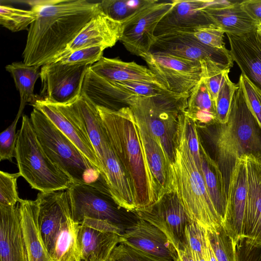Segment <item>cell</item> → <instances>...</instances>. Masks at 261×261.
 I'll use <instances>...</instances> for the list:
<instances>
[{"label":"cell","instance_id":"obj_1","mask_svg":"<svg viewBox=\"0 0 261 261\" xmlns=\"http://www.w3.org/2000/svg\"><path fill=\"white\" fill-rule=\"evenodd\" d=\"M37 17L28 29L23 62L41 67L58 58L91 19L98 3L86 0L24 1Z\"/></svg>","mask_w":261,"mask_h":261},{"label":"cell","instance_id":"obj_2","mask_svg":"<svg viewBox=\"0 0 261 261\" xmlns=\"http://www.w3.org/2000/svg\"><path fill=\"white\" fill-rule=\"evenodd\" d=\"M96 107L109 142L130 184L136 210L153 204L158 196L130 108Z\"/></svg>","mask_w":261,"mask_h":261},{"label":"cell","instance_id":"obj_3","mask_svg":"<svg viewBox=\"0 0 261 261\" xmlns=\"http://www.w3.org/2000/svg\"><path fill=\"white\" fill-rule=\"evenodd\" d=\"M239 88L232 98L226 123L216 122L208 130L215 151V161L223 176L227 189L237 159L251 155L261 163V127L247 102L243 88Z\"/></svg>","mask_w":261,"mask_h":261},{"label":"cell","instance_id":"obj_4","mask_svg":"<svg viewBox=\"0 0 261 261\" xmlns=\"http://www.w3.org/2000/svg\"><path fill=\"white\" fill-rule=\"evenodd\" d=\"M36 200L40 233L52 261H80L79 224L73 218L67 189L40 192Z\"/></svg>","mask_w":261,"mask_h":261},{"label":"cell","instance_id":"obj_5","mask_svg":"<svg viewBox=\"0 0 261 261\" xmlns=\"http://www.w3.org/2000/svg\"><path fill=\"white\" fill-rule=\"evenodd\" d=\"M171 169L174 190L190 218L206 230L222 225L179 126Z\"/></svg>","mask_w":261,"mask_h":261},{"label":"cell","instance_id":"obj_6","mask_svg":"<svg viewBox=\"0 0 261 261\" xmlns=\"http://www.w3.org/2000/svg\"><path fill=\"white\" fill-rule=\"evenodd\" d=\"M189 96L165 91L153 96H133L126 100L136 122L161 146L171 165L175 160L179 117Z\"/></svg>","mask_w":261,"mask_h":261},{"label":"cell","instance_id":"obj_7","mask_svg":"<svg viewBox=\"0 0 261 261\" xmlns=\"http://www.w3.org/2000/svg\"><path fill=\"white\" fill-rule=\"evenodd\" d=\"M15 157L20 176L41 192L67 190L74 184L47 155L30 118L25 115L22 116L21 126L17 132Z\"/></svg>","mask_w":261,"mask_h":261},{"label":"cell","instance_id":"obj_8","mask_svg":"<svg viewBox=\"0 0 261 261\" xmlns=\"http://www.w3.org/2000/svg\"><path fill=\"white\" fill-rule=\"evenodd\" d=\"M30 119L47 155L74 184H91L102 178L99 170L42 112L34 108Z\"/></svg>","mask_w":261,"mask_h":261},{"label":"cell","instance_id":"obj_9","mask_svg":"<svg viewBox=\"0 0 261 261\" xmlns=\"http://www.w3.org/2000/svg\"><path fill=\"white\" fill-rule=\"evenodd\" d=\"M166 91L189 94L201 78L199 61L161 51H149L141 57Z\"/></svg>","mask_w":261,"mask_h":261},{"label":"cell","instance_id":"obj_10","mask_svg":"<svg viewBox=\"0 0 261 261\" xmlns=\"http://www.w3.org/2000/svg\"><path fill=\"white\" fill-rule=\"evenodd\" d=\"M90 66L69 65L58 61L43 65L40 76L41 88L36 100L55 105L74 101L82 94L83 81Z\"/></svg>","mask_w":261,"mask_h":261},{"label":"cell","instance_id":"obj_11","mask_svg":"<svg viewBox=\"0 0 261 261\" xmlns=\"http://www.w3.org/2000/svg\"><path fill=\"white\" fill-rule=\"evenodd\" d=\"M134 213L139 219L151 223L163 231L177 251L184 250L189 245L186 227L192 220L175 190L166 193L153 204Z\"/></svg>","mask_w":261,"mask_h":261},{"label":"cell","instance_id":"obj_12","mask_svg":"<svg viewBox=\"0 0 261 261\" xmlns=\"http://www.w3.org/2000/svg\"><path fill=\"white\" fill-rule=\"evenodd\" d=\"M72 216L79 224L85 219L103 221L123 226L120 209L109 193L95 182L73 184L67 189Z\"/></svg>","mask_w":261,"mask_h":261},{"label":"cell","instance_id":"obj_13","mask_svg":"<svg viewBox=\"0 0 261 261\" xmlns=\"http://www.w3.org/2000/svg\"><path fill=\"white\" fill-rule=\"evenodd\" d=\"M173 6V0L163 2L156 0L123 24L119 41L134 55L141 57L149 53L155 41L157 25Z\"/></svg>","mask_w":261,"mask_h":261},{"label":"cell","instance_id":"obj_14","mask_svg":"<svg viewBox=\"0 0 261 261\" xmlns=\"http://www.w3.org/2000/svg\"><path fill=\"white\" fill-rule=\"evenodd\" d=\"M124 230L123 226L107 221L84 219L77 237L80 261H107Z\"/></svg>","mask_w":261,"mask_h":261},{"label":"cell","instance_id":"obj_15","mask_svg":"<svg viewBox=\"0 0 261 261\" xmlns=\"http://www.w3.org/2000/svg\"><path fill=\"white\" fill-rule=\"evenodd\" d=\"M226 206L222 226L236 246L244 238L247 195L246 155L238 158L229 177Z\"/></svg>","mask_w":261,"mask_h":261},{"label":"cell","instance_id":"obj_16","mask_svg":"<svg viewBox=\"0 0 261 261\" xmlns=\"http://www.w3.org/2000/svg\"><path fill=\"white\" fill-rule=\"evenodd\" d=\"M85 134L93 146L101 167L110 146L97 107L84 95L65 105H56Z\"/></svg>","mask_w":261,"mask_h":261},{"label":"cell","instance_id":"obj_17","mask_svg":"<svg viewBox=\"0 0 261 261\" xmlns=\"http://www.w3.org/2000/svg\"><path fill=\"white\" fill-rule=\"evenodd\" d=\"M158 51L182 58L200 61L211 58L230 69L233 61L226 48H212L201 43L194 32H175L155 37L153 46Z\"/></svg>","mask_w":261,"mask_h":261},{"label":"cell","instance_id":"obj_18","mask_svg":"<svg viewBox=\"0 0 261 261\" xmlns=\"http://www.w3.org/2000/svg\"><path fill=\"white\" fill-rule=\"evenodd\" d=\"M212 2L173 0V7L157 25L155 37L175 32H194L199 27L214 24L204 11Z\"/></svg>","mask_w":261,"mask_h":261},{"label":"cell","instance_id":"obj_19","mask_svg":"<svg viewBox=\"0 0 261 261\" xmlns=\"http://www.w3.org/2000/svg\"><path fill=\"white\" fill-rule=\"evenodd\" d=\"M120 243L170 261L180 260L178 253L165 234L151 223L139 219L120 236Z\"/></svg>","mask_w":261,"mask_h":261},{"label":"cell","instance_id":"obj_20","mask_svg":"<svg viewBox=\"0 0 261 261\" xmlns=\"http://www.w3.org/2000/svg\"><path fill=\"white\" fill-rule=\"evenodd\" d=\"M226 34L233 61L261 97V43L256 30L241 35Z\"/></svg>","mask_w":261,"mask_h":261},{"label":"cell","instance_id":"obj_21","mask_svg":"<svg viewBox=\"0 0 261 261\" xmlns=\"http://www.w3.org/2000/svg\"><path fill=\"white\" fill-rule=\"evenodd\" d=\"M123 31V23L100 12L91 19L75 39L54 61L79 49L92 46H99L104 49L111 47L120 40Z\"/></svg>","mask_w":261,"mask_h":261},{"label":"cell","instance_id":"obj_22","mask_svg":"<svg viewBox=\"0 0 261 261\" xmlns=\"http://www.w3.org/2000/svg\"><path fill=\"white\" fill-rule=\"evenodd\" d=\"M247 195L244 224V238L261 246V163L246 155Z\"/></svg>","mask_w":261,"mask_h":261},{"label":"cell","instance_id":"obj_23","mask_svg":"<svg viewBox=\"0 0 261 261\" xmlns=\"http://www.w3.org/2000/svg\"><path fill=\"white\" fill-rule=\"evenodd\" d=\"M0 261H29L18 204L0 205Z\"/></svg>","mask_w":261,"mask_h":261},{"label":"cell","instance_id":"obj_24","mask_svg":"<svg viewBox=\"0 0 261 261\" xmlns=\"http://www.w3.org/2000/svg\"><path fill=\"white\" fill-rule=\"evenodd\" d=\"M137 124L158 200L166 193L174 190L171 165L159 144L143 125L138 122Z\"/></svg>","mask_w":261,"mask_h":261},{"label":"cell","instance_id":"obj_25","mask_svg":"<svg viewBox=\"0 0 261 261\" xmlns=\"http://www.w3.org/2000/svg\"><path fill=\"white\" fill-rule=\"evenodd\" d=\"M204 11L212 22L226 34H248L256 30L259 23L246 12L241 2L213 1Z\"/></svg>","mask_w":261,"mask_h":261},{"label":"cell","instance_id":"obj_26","mask_svg":"<svg viewBox=\"0 0 261 261\" xmlns=\"http://www.w3.org/2000/svg\"><path fill=\"white\" fill-rule=\"evenodd\" d=\"M101 177L119 208L135 212L137 207L130 184L110 144L102 164Z\"/></svg>","mask_w":261,"mask_h":261},{"label":"cell","instance_id":"obj_27","mask_svg":"<svg viewBox=\"0 0 261 261\" xmlns=\"http://www.w3.org/2000/svg\"><path fill=\"white\" fill-rule=\"evenodd\" d=\"M90 68L96 74L109 81L150 83L166 90L149 68L134 62H127L117 58L102 57L98 62L91 65Z\"/></svg>","mask_w":261,"mask_h":261},{"label":"cell","instance_id":"obj_28","mask_svg":"<svg viewBox=\"0 0 261 261\" xmlns=\"http://www.w3.org/2000/svg\"><path fill=\"white\" fill-rule=\"evenodd\" d=\"M17 204L29 261H52L39 229L37 201L21 199Z\"/></svg>","mask_w":261,"mask_h":261},{"label":"cell","instance_id":"obj_29","mask_svg":"<svg viewBox=\"0 0 261 261\" xmlns=\"http://www.w3.org/2000/svg\"><path fill=\"white\" fill-rule=\"evenodd\" d=\"M32 105L34 108L42 112L77 146L84 155L99 170L101 175V167L95 150L82 130L66 117L56 105L36 100Z\"/></svg>","mask_w":261,"mask_h":261},{"label":"cell","instance_id":"obj_30","mask_svg":"<svg viewBox=\"0 0 261 261\" xmlns=\"http://www.w3.org/2000/svg\"><path fill=\"white\" fill-rule=\"evenodd\" d=\"M200 152L202 175L208 193L223 223L227 199L223 176L217 163L211 158L201 142Z\"/></svg>","mask_w":261,"mask_h":261},{"label":"cell","instance_id":"obj_31","mask_svg":"<svg viewBox=\"0 0 261 261\" xmlns=\"http://www.w3.org/2000/svg\"><path fill=\"white\" fill-rule=\"evenodd\" d=\"M184 113L201 128L217 122L215 103L202 78L190 93Z\"/></svg>","mask_w":261,"mask_h":261},{"label":"cell","instance_id":"obj_32","mask_svg":"<svg viewBox=\"0 0 261 261\" xmlns=\"http://www.w3.org/2000/svg\"><path fill=\"white\" fill-rule=\"evenodd\" d=\"M6 70L12 76L19 91L20 103L18 112L22 113L27 103L32 105L36 100L34 89L37 80L40 76V67L28 65L24 62H13L7 65Z\"/></svg>","mask_w":261,"mask_h":261},{"label":"cell","instance_id":"obj_33","mask_svg":"<svg viewBox=\"0 0 261 261\" xmlns=\"http://www.w3.org/2000/svg\"><path fill=\"white\" fill-rule=\"evenodd\" d=\"M156 0H103L100 12L112 19L125 23Z\"/></svg>","mask_w":261,"mask_h":261},{"label":"cell","instance_id":"obj_34","mask_svg":"<svg viewBox=\"0 0 261 261\" xmlns=\"http://www.w3.org/2000/svg\"><path fill=\"white\" fill-rule=\"evenodd\" d=\"M36 17V13L32 10L21 9L3 4L0 6V24L12 32L26 30Z\"/></svg>","mask_w":261,"mask_h":261},{"label":"cell","instance_id":"obj_35","mask_svg":"<svg viewBox=\"0 0 261 261\" xmlns=\"http://www.w3.org/2000/svg\"><path fill=\"white\" fill-rule=\"evenodd\" d=\"M206 231L209 243L217 261H237L236 246L222 225Z\"/></svg>","mask_w":261,"mask_h":261},{"label":"cell","instance_id":"obj_36","mask_svg":"<svg viewBox=\"0 0 261 261\" xmlns=\"http://www.w3.org/2000/svg\"><path fill=\"white\" fill-rule=\"evenodd\" d=\"M226 72L215 102L216 119L217 123L225 124L229 114L233 94L239 88V84L232 83Z\"/></svg>","mask_w":261,"mask_h":261},{"label":"cell","instance_id":"obj_37","mask_svg":"<svg viewBox=\"0 0 261 261\" xmlns=\"http://www.w3.org/2000/svg\"><path fill=\"white\" fill-rule=\"evenodd\" d=\"M178 126L184 137L195 164L202 174L200 152V141L198 136V127L195 122L188 117L184 112L179 115Z\"/></svg>","mask_w":261,"mask_h":261},{"label":"cell","instance_id":"obj_38","mask_svg":"<svg viewBox=\"0 0 261 261\" xmlns=\"http://www.w3.org/2000/svg\"><path fill=\"white\" fill-rule=\"evenodd\" d=\"M107 261H170L151 255L127 244L119 243ZM178 261H181L180 259Z\"/></svg>","mask_w":261,"mask_h":261},{"label":"cell","instance_id":"obj_39","mask_svg":"<svg viewBox=\"0 0 261 261\" xmlns=\"http://www.w3.org/2000/svg\"><path fill=\"white\" fill-rule=\"evenodd\" d=\"M20 176L19 172L9 173L0 172V205L15 206L20 202L18 195L17 179Z\"/></svg>","mask_w":261,"mask_h":261},{"label":"cell","instance_id":"obj_40","mask_svg":"<svg viewBox=\"0 0 261 261\" xmlns=\"http://www.w3.org/2000/svg\"><path fill=\"white\" fill-rule=\"evenodd\" d=\"M105 49L99 46H92L74 50L55 61H60L69 65H86L91 66L103 57Z\"/></svg>","mask_w":261,"mask_h":261},{"label":"cell","instance_id":"obj_41","mask_svg":"<svg viewBox=\"0 0 261 261\" xmlns=\"http://www.w3.org/2000/svg\"><path fill=\"white\" fill-rule=\"evenodd\" d=\"M18 112L13 122L0 135V160L12 161L15 156V149L17 139L16 128L18 121L21 115Z\"/></svg>","mask_w":261,"mask_h":261},{"label":"cell","instance_id":"obj_42","mask_svg":"<svg viewBox=\"0 0 261 261\" xmlns=\"http://www.w3.org/2000/svg\"><path fill=\"white\" fill-rule=\"evenodd\" d=\"M224 31L214 24L202 26L194 31V35L201 43L209 47L223 49L225 47L223 41Z\"/></svg>","mask_w":261,"mask_h":261},{"label":"cell","instance_id":"obj_43","mask_svg":"<svg viewBox=\"0 0 261 261\" xmlns=\"http://www.w3.org/2000/svg\"><path fill=\"white\" fill-rule=\"evenodd\" d=\"M186 235L191 251L205 257L207 248L206 230L192 220L186 227Z\"/></svg>","mask_w":261,"mask_h":261},{"label":"cell","instance_id":"obj_44","mask_svg":"<svg viewBox=\"0 0 261 261\" xmlns=\"http://www.w3.org/2000/svg\"><path fill=\"white\" fill-rule=\"evenodd\" d=\"M239 81L242 85L248 106L261 127V97L245 75L241 73Z\"/></svg>","mask_w":261,"mask_h":261},{"label":"cell","instance_id":"obj_45","mask_svg":"<svg viewBox=\"0 0 261 261\" xmlns=\"http://www.w3.org/2000/svg\"><path fill=\"white\" fill-rule=\"evenodd\" d=\"M237 261H261V246L255 245L245 238L236 245Z\"/></svg>","mask_w":261,"mask_h":261},{"label":"cell","instance_id":"obj_46","mask_svg":"<svg viewBox=\"0 0 261 261\" xmlns=\"http://www.w3.org/2000/svg\"><path fill=\"white\" fill-rule=\"evenodd\" d=\"M241 4L251 18L261 23V0L244 1Z\"/></svg>","mask_w":261,"mask_h":261},{"label":"cell","instance_id":"obj_47","mask_svg":"<svg viewBox=\"0 0 261 261\" xmlns=\"http://www.w3.org/2000/svg\"><path fill=\"white\" fill-rule=\"evenodd\" d=\"M177 252L181 261H195L189 245L184 250H179Z\"/></svg>","mask_w":261,"mask_h":261},{"label":"cell","instance_id":"obj_48","mask_svg":"<svg viewBox=\"0 0 261 261\" xmlns=\"http://www.w3.org/2000/svg\"><path fill=\"white\" fill-rule=\"evenodd\" d=\"M256 32L257 33L258 38H259V41L261 43V23H259V24L257 27V28L256 29Z\"/></svg>","mask_w":261,"mask_h":261}]
</instances>
